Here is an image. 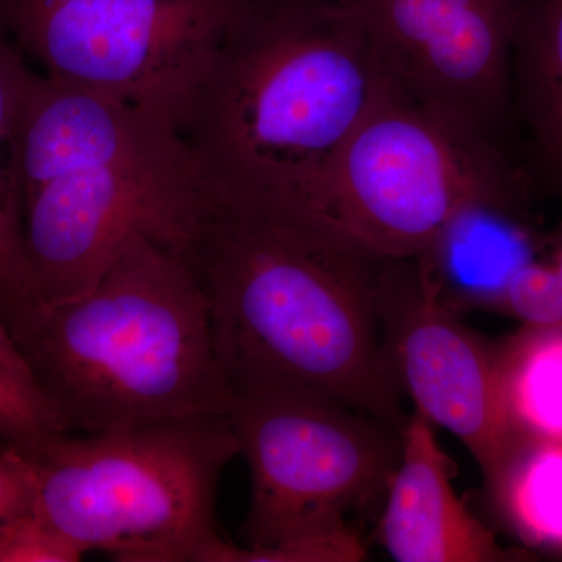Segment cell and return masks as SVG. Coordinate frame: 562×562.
<instances>
[{
	"instance_id": "277c9868",
	"label": "cell",
	"mask_w": 562,
	"mask_h": 562,
	"mask_svg": "<svg viewBox=\"0 0 562 562\" xmlns=\"http://www.w3.org/2000/svg\"><path fill=\"white\" fill-rule=\"evenodd\" d=\"M2 314L69 432L225 416L231 405L201 284L143 233L83 294Z\"/></svg>"
},
{
	"instance_id": "ac0fdd59",
	"label": "cell",
	"mask_w": 562,
	"mask_h": 562,
	"mask_svg": "<svg viewBox=\"0 0 562 562\" xmlns=\"http://www.w3.org/2000/svg\"><path fill=\"white\" fill-rule=\"evenodd\" d=\"M501 314L522 325H562V231L549 233L543 257L514 277Z\"/></svg>"
},
{
	"instance_id": "ffe728a7",
	"label": "cell",
	"mask_w": 562,
	"mask_h": 562,
	"mask_svg": "<svg viewBox=\"0 0 562 562\" xmlns=\"http://www.w3.org/2000/svg\"><path fill=\"white\" fill-rule=\"evenodd\" d=\"M31 503V462L16 447L0 442V522Z\"/></svg>"
},
{
	"instance_id": "7c38bea8",
	"label": "cell",
	"mask_w": 562,
	"mask_h": 562,
	"mask_svg": "<svg viewBox=\"0 0 562 562\" xmlns=\"http://www.w3.org/2000/svg\"><path fill=\"white\" fill-rule=\"evenodd\" d=\"M549 243L531 213V194L486 195L465 203L422 258L439 297L458 314L501 313L514 277Z\"/></svg>"
},
{
	"instance_id": "30bf717a",
	"label": "cell",
	"mask_w": 562,
	"mask_h": 562,
	"mask_svg": "<svg viewBox=\"0 0 562 562\" xmlns=\"http://www.w3.org/2000/svg\"><path fill=\"white\" fill-rule=\"evenodd\" d=\"M379 317L384 357L403 397L435 427L460 439L486 484L509 452L498 408L495 344L441 301L420 260L392 261Z\"/></svg>"
},
{
	"instance_id": "8fae6325",
	"label": "cell",
	"mask_w": 562,
	"mask_h": 562,
	"mask_svg": "<svg viewBox=\"0 0 562 562\" xmlns=\"http://www.w3.org/2000/svg\"><path fill=\"white\" fill-rule=\"evenodd\" d=\"M458 468L435 425L414 412L403 428L401 460L379 524V541L398 562H517L531 553L501 546L458 497Z\"/></svg>"
},
{
	"instance_id": "6da1fadb",
	"label": "cell",
	"mask_w": 562,
	"mask_h": 562,
	"mask_svg": "<svg viewBox=\"0 0 562 562\" xmlns=\"http://www.w3.org/2000/svg\"><path fill=\"white\" fill-rule=\"evenodd\" d=\"M181 258L232 395L319 398L405 428L379 317L397 258L308 206L211 195Z\"/></svg>"
},
{
	"instance_id": "ba28073f",
	"label": "cell",
	"mask_w": 562,
	"mask_h": 562,
	"mask_svg": "<svg viewBox=\"0 0 562 562\" xmlns=\"http://www.w3.org/2000/svg\"><path fill=\"white\" fill-rule=\"evenodd\" d=\"M235 0H0V25L44 76L183 135Z\"/></svg>"
},
{
	"instance_id": "5bb4252c",
	"label": "cell",
	"mask_w": 562,
	"mask_h": 562,
	"mask_svg": "<svg viewBox=\"0 0 562 562\" xmlns=\"http://www.w3.org/2000/svg\"><path fill=\"white\" fill-rule=\"evenodd\" d=\"M495 376L509 450L562 441V325H522L495 342Z\"/></svg>"
},
{
	"instance_id": "5b68a950",
	"label": "cell",
	"mask_w": 562,
	"mask_h": 562,
	"mask_svg": "<svg viewBox=\"0 0 562 562\" xmlns=\"http://www.w3.org/2000/svg\"><path fill=\"white\" fill-rule=\"evenodd\" d=\"M32 506L85 554L121 562H217L222 473L239 446L225 416L70 432L22 452Z\"/></svg>"
},
{
	"instance_id": "3957f363",
	"label": "cell",
	"mask_w": 562,
	"mask_h": 562,
	"mask_svg": "<svg viewBox=\"0 0 562 562\" xmlns=\"http://www.w3.org/2000/svg\"><path fill=\"white\" fill-rule=\"evenodd\" d=\"M16 143L36 301L90 290L132 233L181 257L209 209L183 135L109 95L31 70Z\"/></svg>"
},
{
	"instance_id": "2e32d148",
	"label": "cell",
	"mask_w": 562,
	"mask_h": 562,
	"mask_svg": "<svg viewBox=\"0 0 562 562\" xmlns=\"http://www.w3.org/2000/svg\"><path fill=\"white\" fill-rule=\"evenodd\" d=\"M31 68L0 33V312L33 301L24 244V210L18 169V120Z\"/></svg>"
},
{
	"instance_id": "e0dca14e",
	"label": "cell",
	"mask_w": 562,
	"mask_h": 562,
	"mask_svg": "<svg viewBox=\"0 0 562 562\" xmlns=\"http://www.w3.org/2000/svg\"><path fill=\"white\" fill-rule=\"evenodd\" d=\"M69 432L0 312V442L21 452Z\"/></svg>"
},
{
	"instance_id": "9a60e30c",
	"label": "cell",
	"mask_w": 562,
	"mask_h": 562,
	"mask_svg": "<svg viewBox=\"0 0 562 562\" xmlns=\"http://www.w3.org/2000/svg\"><path fill=\"white\" fill-rule=\"evenodd\" d=\"M486 491L520 542L562 554V441L517 443Z\"/></svg>"
},
{
	"instance_id": "9c48e42d",
	"label": "cell",
	"mask_w": 562,
	"mask_h": 562,
	"mask_svg": "<svg viewBox=\"0 0 562 562\" xmlns=\"http://www.w3.org/2000/svg\"><path fill=\"white\" fill-rule=\"evenodd\" d=\"M342 2L364 24L398 90L509 146L514 43L532 0Z\"/></svg>"
},
{
	"instance_id": "7a4b0ae2",
	"label": "cell",
	"mask_w": 562,
	"mask_h": 562,
	"mask_svg": "<svg viewBox=\"0 0 562 562\" xmlns=\"http://www.w3.org/2000/svg\"><path fill=\"white\" fill-rule=\"evenodd\" d=\"M391 83L342 0H235L183 138L211 198L306 205Z\"/></svg>"
},
{
	"instance_id": "4fadbf2b",
	"label": "cell",
	"mask_w": 562,
	"mask_h": 562,
	"mask_svg": "<svg viewBox=\"0 0 562 562\" xmlns=\"http://www.w3.org/2000/svg\"><path fill=\"white\" fill-rule=\"evenodd\" d=\"M513 113L535 188L562 199V0H532L513 50Z\"/></svg>"
},
{
	"instance_id": "d6986e66",
	"label": "cell",
	"mask_w": 562,
	"mask_h": 562,
	"mask_svg": "<svg viewBox=\"0 0 562 562\" xmlns=\"http://www.w3.org/2000/svg\"><path fill=\"white\" fill-rule=\"evenodd\" d=\"M85 553L32 503L0 522V562H79Z\"/></svg>"
},
{
	"instance_id": "52a82bcc",
	"label": "cell",
	"mask_w": 562,
	"mask_h": 562,
	"mask_svg": "<svg viewBox=\"0 0 562 562\" xmlns=\"http://www.w3.org/2000/svg\"><path fill=\"white\" fill-rule=\"evenodd\" d=\"M535 190L512 147L447 120L392 81L305 206L386 257L417 260L465 203Z\"/></svg>"
},
{
	"instance_id": "8992f818",
	"label": "cell",
	"mask_w": 562,
	"mask_h": 562,
	"mask_svg": "<svg viewBox=\"0 0 562 562\" xmlns=\"http://www.w3.org/2000/svg\"><path fill=\"white\" fill-rule=\"evenodd\" d=\"M251 495L246 547L222 562H330L347 522L386 495L403 430L357 409L297 395H233L227 413Z\"/></svg>"
}]
</instances>
